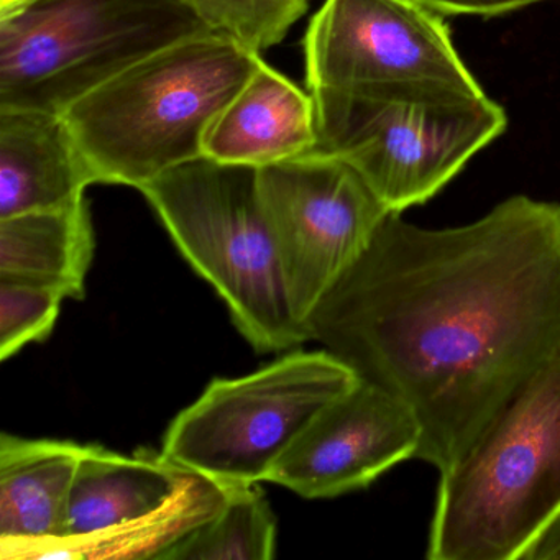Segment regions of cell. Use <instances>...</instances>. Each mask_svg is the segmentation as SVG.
Segmentation results:
<instances>
[{"instance_id": "1", "label": "cell", "mask_w": 560, "mask_h": 560, "mask_svg": "<svg viewBox=\"0 0 560 560\" xmlns=\"http://www.w3.org/2000/svg\"><path fill=\"white\" fill-rule=\"evenodd\" d=\"M306 330L412 412L419 460L445 470L560 350L559 202L445 229L392 212Z\"/></svg>"}, {"instance_id": "2", "label": "cell", "mask_w": 560, "mask_h": 560, "mask_svg": "<svg viewBox=\"0 0 560 560\" xmlns=\"http://www.w3.org/2000/svg\"><path fill=\"white\" fill-rule=\"evenodd\" d=\"M261 60L209 31L137 61L61 116L97 183L140 189L205 156L209 129Z\"/></svg>"}, {"instance_id": "3", "label": "cell", "mask_w": 560, "mask_h": 560, "mask_svg": "<svg viewBox=\"0 0 560 560\" xmlns=\"http://www.w3.org/2000/svg\"><path fill=\"white\" fill-rule=\"evenodd\" d=\"M439 474L428 559L523 560L560 514V350Z\"/></svg>"}, {"instance_id": "4", "label": "cell", "mask_w": 560, "mask_h": 560, "mask_svg": "<svg viewBox=\"0 0 560 560\" xmlns=\"http://www.w3.org/2000/svg\"><path fill=\"white\" fill-rule=\"evenodd\" d=\"M317 147L352 166L389 212L424 205L506 130L485 91L385 83L310 91Z\"/></svg>"}, {"instance_id": "5", "label": "cell", "mask_w": 560, "mask_h": 560, "mask_svg": "<svg viewBox=\"0 0 560 560\" xmlns=\"http://www.w3.org/2000/svg\"><path fill=\"white\" fill-rule=\"evenodd\" d=\"M139 191L257 352H290L310 340L291 310L257 168L205 155L163 173Z\"/></svg>"}, {"instance_id": "6", "label": "cell", "mask_w": 560, "mask_h": 560, "mask_svg": "<svg viewBox=\"0 0 560 560\" xmlns=\"http://www.w3.org/2000/svg\"><path fill=\"white\" fill-rule=\"evenodd\" d=\"M206 32L178 0H35L0 18V109L63 114L137 61Z\"/></svg>"}, {"instance_id": "7", "label": "cell", "mask_w": 560, "mask_h": 560, "mask_svg": "<svg viewBox=\"0 0 560 560\" xmlns=\"http://www.w3.org/2000/svg\"><path fill=\"white\" fill-rule=\"evenodd\" d=\"M357 382L327 350H291L257 372L212 380L173 419L160 452L224 487L268 481L320 409Z\"/></svg>"}, {"instance_id": "8", "label": "cell", "mask_w": 560, "mask_h": 560, "mask_svg": "<svg viewBox=\"0 0 560 560\" xmlns=\"http://www.w3.org/2000/svg\"><path fill=\"white\" fill-rule=\"evenodd\" d=\"M258 192L291 310L306 327L392 212L352 166L319 150L258 168Z\"/></svg>"}, {"instance_id": "9", "label": "cell", "mask_w": 560, "mask_h": 560, "mask_svg": "<svg viewBox=\"0 0 560 560\" xmlns=\"http://www.w3.org/2000/svg\"><path fill=\"white\" fill-rule=\"evenodd\" d=\"M304 54L310 91L385 83L483 91L442 15L415 0H326L311 19Z\"/></svg>"}, {"instance_id": "10", "label": "cell", "mask_w": 560, "mask_h": 560, "mask_svg": "<svg viewBox=\"0 0 560 560\" xmlns=\"http://www.w3.org/2000/svg\"><path fill=\"white\" fill-rule=\"evenodd\" d=\"M421 428L395 396L359 380L320 409L268 481L307 500L363 490L395 465L418 458Z\"/></svg>"}, {"instance_id": "11", "label": "cell", "mask_w": 560, "mask_h": 560, "mask_svg": "<svg viewBox=\"0 0 560 560\" xmlns=\"http://www.w3.org/2000/svg\"><path fill=\"white\" fill-rule=\"evenodd\" d=\"M195 475L162 452L124 455L101 445H84L68 500L63 537L55 544L90 539L140 523L168 506Z\"/></svg>"}, {"instance_id": "12", "label": "cell", "mask_w": 560, "mask_h": 560, "mask_svg": "<svg viewBox=\"0 0 560 560\" xmlns=\"http://www.w3.org/2000/svg\"><path fill=\"white\" fill-rule=\"evenodd\" d=\"M84 445L0 435V550L31 559L63 537L68 500Z\"/></svg>"}, {"instance_id": "13", "label": "cell", "mask_w": 560, "mask_h": 560, "mask_svg": "<svg viewBox=\"0 0 560 560\" xmlns=\"http://www.w3.org/2000/svg\"><path fill=\"white\" fill-rule=\"evenodd\" d=\"M97 185L61 114L0 109V219L65 208Z\"/></svg>"}, {"instance_id": "14", "label": "cell", "mask_w": 560, "mask_h": 560, "mask_svg": "<svg viewBox=\"0 0 560 560\" xmlns=\"http://www.w3.org/2000/svg\"><path fill=\"white\" fill-rule=\"evenodd\" d=\"M316 147L313 96L261 60L209 129L205 155L258 170L306 155Z\"/></svg>"}, {"instance_id": "15", "label": "cell", "mask_w": 560, "mask_h": 560, "mask_svg": "<svg viewBox=\"0 0 560 560\" xmlns=\"http://www.w3.org/2000/svg\"><path fill=\"white\" fill-rule=\"evenodd\" d=\"M94 248L86 198L65 208L0 219V280L40 284L67 300H83Z\"/></svg>"}, {"instance_id": "16", "label": "cell", "mask_w": 560, "mask_h": 560, "mask_svg": "<svg viewBox=\"0 0 560 560\" xmlns=\"http://www.w3.org/2000/svg\"><path fill=\"white\" fill-rule=\"evenodd\" d=\"M231 487L195 475L168 506L132 526L90 539L47 547L37 559H160L170 547L211 520L228 501Z\"/></svg>"}, {"instance_id": "17", "label": "cell", "mask_w": 560, "mask_h": 560, "mask_svg": "<svg viewBox=\"0 0 560 560\" xmlns=\"http://www.w3.org/2000/svg\"><path fill=\"white\" fill-rule=\"evenodd\" d=\"M277 517L258 483L231 487L224 506L170 547L163 560H271Z\"/></svg>"}, {"instance_id": "18", "label": "cell", "mask_w": 560, "mask_h": 560, "mask_svg": "<svg viewBox=\"0 0 560 560\" xmlns=\"http://www.w3.org/2000/svg\"><path fill=\"white\" fill-rule=\"evenodd\" d=\"M209 31L261 55L280 45L307 12V0H178Z\"/></svg>"}, {"instance_id": "19", "label": "cell", "mask_w": 560, "mask_h": 560, "mask_svg": "<svg viewBox=\"0 0 560 560\" xmlns=\"http://www.w3.org/2000/svg\"><path fill=\"white\" fill-rule=\"evenodd\" d=\"M65 300L54 288L0 280V360L5 362L28 343L48 339Z\"/></svg>"}, {"instance_id": "20", "label": "cell", "mask_w": 560, "mask_h": 560, "mask_svg": "<svg viewBox=\"0 0 560 560\" xmlns=\"http://www.w3.org/2000/svg\"><path fill=\"white\" fill-rule=\"evenodd\" d=\"M422 8L439 15H478L498 18L529 5L552 2V0H415Z\"/></svg>"}, {"instance_id": "21", "label": "cell", "mask_w": 560, "mask_h": 560, "mask_svg": "<svg viewBox=\"0 0 560 560\" xmlns=\"http://www.w3.org/2000/svg\"><path fill=\"white\" fill-rule=\"evenodd\" d=\"M523 560H560V514L527 549Z\"/></svg>"}, {"instance_id": "22", "label": "cell", "mask_w": 560, "mask_h": 560, "mask_svg": "<svg viewBox=\"0 0 560 560\" xmlns=\"http://www.w3.org/2000/svg\"><path fill=\"white\" fill-rule=\"evenodd\" d=\"M32 2H35V0H0V18L14 14V12L27 8Z\"/></svg>"}]
</instances>
